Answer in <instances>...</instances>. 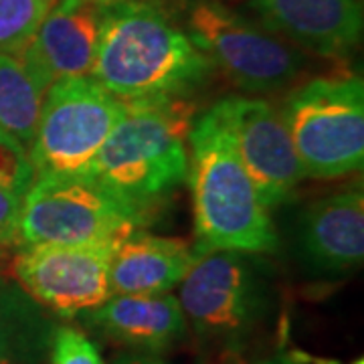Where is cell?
I'll use <instances>...</instances> for the list:
<instances>
[{"mask_svg":"<svg viewBox=\"0 0 364 364\" xmlns=\"http://www.w3.org/2000/svg\"><path fill=\"white\" fill-rule=\"evenodd\" d=\"M215 67L156 0L109 4L91 77L122 104L186 97Z\"/></svg>","mask_w":364,"mask_h":364,"instance_id":"obj_1","label":"cell"},{"mask_svg":"<svg viewBox=\"0 0 364 364\" xmlns=\"http://www.w3.org/2000/svg\"><path fill=\"white\" fill-rule=\"evenodd\" d=\"M188 186L195 210V249L273 253L279 241L269 208L237 154L233 138L213 105L188 136Z\"/></svg>","mask_w":364,"mask_h":364,"instance_id":"obj_2","label":"cell"},{"mask_svg":"<svg viewBox=\"0 0 364 364\" xmlns=\"http://www.w3.org/2000/svg\"><path fill=\"white\" fill-rule=\"evenodd\" d=\"M124 105V117L95 158L91 176L150 215L186 181L196 107L188 97Z\"/></svg>","mask_w":364,"mask_h":364,"instance_id":"obj_3","label":"cell"},{"mask_svg":"<svg viewBox=\"0 0 364 364\" xmlns=\"http://www.w3.org/2000/svg\"><path fill=\"white\" fill-rule=\"evenodd\" d=\"M279 114L306 176L330 181L363 168L364 83L360 75L312 79L287 93Z\"/></svg>","mask_w":364,"mask_h":364,"instance_id":"obj_4","label":"cell"},{"mask_svg":"<svg viewBox=\"0 0 364 364\" xmlns=\"http://www.w3.org/2000/svg\"><path fill=\"white\" fill-rule=\"evenodd\" d=\"M150 215L109 191L91 174L37 176L23 198L18 241L119 243Z\"/></svg>","mask_w":364,"mask_h":364,"instance_id":"obj_5","label":"cell"},{"mask_svg":"<svg viewBox=\"0 0 364 364\" xmlns=\"http://www.w3.org/2000/svg\"><path fill=\"white\" fill-rule=\"evenodd\" d=\"M188 39L249 95L291 85L304 69V53L223 0H193L182 26Z\"/></svg>","mask_w":364,"mask_h":364,"instance_id":"obj_6","label":"cell"},{"mask_svg":"<svg viewBox=\"0 0 364 364\" xmlns=\"http://www.w3.org/2000/svg\"><path fill=\"white\" fill-rule=\"evenodd\" d=\"M124 112L126 105L91 75L57 79L43 95L37 130L28 146L37 176L91 174Z\"/></svg>","mask_w":364,"mask_h":364,"instance_id":"obj_7","label":"cell"},{"mask_svg":"<svg viewBox=\"0 0 364 364\" xmlns=\"http://www.w3.org/2000/svg\"><path fill=\"white\" fill-rule=\"evenodd\" d=\"M245 255L229 249L200 251L181 282L182 312L200 336L235 344L261 318L263 284Z\"/></svg>","mask_w":364,"mask_h":364,"instance_id":"obj_8","label":"cell"},{"mask_svg":"<svg viewBox=\"0 0 364 364\" xmlns=\"http://www.w3.org/2000/svg\"><path fill=\"white\" fill-rule=\"evenodd\" d=\"M117 243L25 245L14 261L18 286L45 310L75 318L112 298L109 265Z\"/></svg>","mask_w":364,"mask_h":364,"instance_id":"obj_9","label":"cell"},{"mask_svg":"<svg viewBox=\"0 0 364 364\" xmlns=\"http://www.w3.org/2000/svg\"><path fill=\"white\" fill-rule=\"evenodd\" d=\"M237 154L267 208L286 203L306 178L296 146L277 107L263 97L231 95L215 104Z\"/></svg>","mask_w":364,"mask_h":364,"instance_id":"obj_10","label":"cell"},{"mask_svg":"<svg viewBox=\"0 0 364 364\" xmlns=\"http://www.w3.org/2000/svg\"><path fill=\"white\" fill-rule=\"evenodd\" d=\"M107 6L91 0H57L18 55L43 90L57 79L90 75Z\"/></svg>","mask_w":364,"mask_h":364,"instance_id":"obj_11","label":"cell"},{"mask_svg":"<svg viewBox=\"0 0 364 364\" xmlns=\"http://www.w3.org/2000/svg\"><path fill=\"white\" fill-rule=\"evenodd\" d=\"M249 14L299 51L344 57L363 37V0H245Z\"/></svg>","mask_w":364,"mask_h":364,"instance_id":"obj_12","label":"cell"},{"mask_svg":"<svg viewBox=\"0 0 364 364\" xmlns=\"http://www.w3.org/2000/svg\"><path fill=\"white\" fill-rule=\"evenodd\" d=\"M299 251L320 272H348L364 259L363 188L324 196L299 223Z\"/></svg>","mask_w":364,"mask_h":364,"instance_id":"obj_13","label":"cell"},{"mask_svg":"<svg viewBox=\"0 0 364 364\" xmlns=\"http://www.w3.org/2000/svg\"><path fill=\"white\" fill-rule=\"evenodd\" d=\"M198 251L182 239L134 231L117 243L112 265V296H160L181 286Z\"/></svg>","mask_w":364,"mask_h":364,"instance_id":"obj_14","label":"cell"},{"mask_svg":"<svg viewBox=\"0 0 364 364\" xmlns=\"http://www.w3.org/2000/svg\"><path fill=\"white\" fill-rule=\"evenodd\" d=\"M87 324L107 338L146 352H162L184 338L186 318L172 294L112 296L85 312Z\"/></svg>","mask_w":364,"mask_h":364,"instance_id":"obj_15","label":"cell"},{"mask_svg":"<svg viewBox=\"0 0 364 364\" xmlns=\"http://www.w3.org/2000/svg\"><path fill=\"white\" fill-rule=\"evenodd\" d=\"M53 332L43 306L0 277V364H37L49 352Z\"/></svg>","mask_w":364,"mask_h":364,"instance_id":"obj_16","label":"cell"},{"mask_svg":"<svg viewBox=\"0 0 364 364\" xmlns=\"http://www.w3.org/2000/svg\"><path fill=\"white\" fill-rule=\"evenodd\" d=\"M45 90L23 61L0 53V128L28 150L39 122Z\"/></svg>","mask_w":364,"mask_h":364,"instance_id":"obj_17","label":"cell"},{"mask_svg":"<svg viewBox=\"0 0 364 364\" xmlns=\"http://www.w3.org/2000/svg\"><path fill=\"white\" fill-rule=\"evenodd\" d=\"M57 0H0V53L18 57Z\"/></svg>","mask_w":364,"mask_h":364,"instance_id":"obj_18","label":"cell"},{"mask_svg":"<svg viewBox=\"0 0 364 364\" xmlns=\"http://www.w3.org/2000/svg\"><path fill=\"white\" fill-rule=\"evenodd\" d=\"M49 352L51 364H104L97 346L83 332L69 326L55 328Z\"/></svg>","mask_w":364,"mask_h":364,"instance_id":"obj_19","label":"cell"},{"mask_svg":"<svg viewBox=\"0 0 364 364\" xmlns=\"http://www.w3.org/2000/svg\"><path fill=\"white\" fill-rule=\"evenodd\" d=\"M23 198L25 196L0 188V245H11L18 241Z\"/></svg>","mask_w":364,"mask_h":364,"instance_id":"obj_20","label":"cell"},{"mask_svg":"<svg viewBox=\"0 0 364 364\" xmlns=\"http://www.w3.org/2000/svg\"><path fill=\"white\" fill-rule=\"evenodd\" d=\"M203 364H247L243 350L237 344H227L225 348L208 356Z\"/></svg>","mask_w":364,"mask_h":364,"instance_id":"obj_21","label":"cell"},{"mask_svg":"<svg viewBox=\"0 0 364 364\" xmlns=\"http://www.w3.org/2000/svg\"><path fill=\"white\" fill-rule=\"evenodd\" d=\"M116 364H170L162 358L156 356H126V358H119Z\"/></svg>","mask_w":364,"mask_h":364,"instance_id":"obj_22","label":"cell"},{"mask_svg":"<svg viewBox=\"0 0 364 364\" xmlns=\"http://www.w3.org/2000/svg\"><path fill=\"white\" fill-rule=\"evenodd\" d=\"M255 364H308V363H299L291 356H275V358H267V360H261V363Z\"/></svg>","mask_w":364,"mask_h":364,"instance_id":"obj_23","label":"cell"},{"mask_svg":"<svg viewBox=\"0 0 364 364\" xmlns=\"http://www.w3.org/2000/svg\"><path fill=\"white\" fill-rule=\"evenodd\" d=\"M91 2H100V4H105V6H109V4H116L119 0H91Z\"/></svg>","mask_w":364,"mask_h":364,"instance_id":"obj_24","label":"cell"},{"mask_svg":"<svg viewBox=\"0 0 364 364\" xmlns=\"http://www.w3.org/2000/svg\"><path fill=\"white\" fill-rule=\"evenodd\" d=\"M4 136H9V132H4V130H2V128H0V140H2Z\"/></svg>","mask_w":364,"mask_h":364,"instance_id":"obj_25","label":"cell"},{"mask_svg":"<svg viewBox=\"0 0 364 364\" xmlns=\"http://www.w3.org/2000/svg\"><path fill=\"white\" fill-rule=\"evenodd\" d=\"M354 364H364V363H363V358H358V360H356V363H354Z\"/></svg>","mask_w":364,"mask_h":364,"instance_id":"obj_26","label":"cell"}]
</instances>
